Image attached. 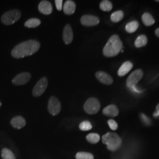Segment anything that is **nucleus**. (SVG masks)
Here are the masks:
<instances>
[{
  "label": "nucleus",
  "mask_w": 159,
  "mask_h": 159,
  "mask_svg": "<svg viewBox=\"0 0 159 159\" xmlns=\"http://www.w3.org/2000/svg\"><path fill=\"white\" fill-rule=\"evenodd\" d=\"M92 128V125L89 121H84L80 124L79 129L81 131L90 130Z\"/></svg>",
  "instance_id": "27"
},
{
  "label": "nucleus",
  "mask_w": 159,
  "mask_h": 159,
  "mask_svg": "<svg viewBox=\"0 0 159 159\" xmlns=\"http://www.w3.org/2000/svg\"><path fill=\"white\" fill-rule=\"evenodd\" d=\"M31 74L27 72L21 73L17 75L12 80L13 84L16 85H24L27 84L31 79Z\"/></svg>",
  "instance_id": "9"
},
{
  "label": "nucleus",
  "mask_w": 159,
  "mask_h": 159,
  "mask_svg": "<svg viewBox=\"0 0 159 159\" xmlns=\"http://www.w3.org/2000/svg\"><path fill=\"white\" fill-rule=\"evenodd\" d=\"M56 6L58 11H61L63 8V1L62 0H56Z\"/></svg>",
  "instance_id": "29"
},
{
  "label": "nucleus",
  "mask_w": 159,
  "mask_h": 159,
  "mask_svg": "<svg viewBox=\"0 0 159 159\" xmlns=\"http://www.w3.org/2000/svg\"><path fill=\"white\" fill-rule=\"evenodd\" d=\"M124 17V12L123 11H117L114 12L111 15L110 19L113 23H118Z\"/></svg>",
  "instance_id": "23"
},
{
  "label": "nucleus",
  "mask_w": 159,
  "mask_h": 159,
  "mask_svg": "<svg viewBox=\"0 0 159 159\" xmlns=\"http://www.w3.org/2000/svg\"><path fill=\"white\" fill-rule=\"evenodd\" d=\"M39 11L45 15H50L52 12V6L48 1H42L39 5Z\"/></svg>",
  "instance_id": "13"
},
{
  "label": "nucleus",
  "mask_w": 159,
  "mask_h": 159,
  "mask_svg": "<svg viewBox=\"0 0 159 159\" xmlns=\"http://www.w3.org/2000/svg\"><path fill=\"white\" fill-rule=\"evenodd\" d=\"M100 8L103 11H110L113 8L112 2L108 0L102 1L100 4Z\"/></svg>",
  "instance_id": "24"
},
{
  "label": "nucleus",
  "mask_w": 159,
  "mask_h": 159,
  "mask_svg": "<svg viewBox=\"0 0 159 159\" xmlns=\"http://www.w3.org/2000/svg\"><path fill=\"white\" fill-rule=\"evenodd\" d=\"M133 67V64L131 61H125L120 67L118 70L117 74L120 77L125 76L127 73H129V72L132 69Z\"/></svg>",
  "instance_id": "16"
},
{
  "label": "nucleus",
  "mask_w": 159,
  "mask_h": 159,
  "mask_svg": "<svg viewBox=\"0 0 159 159\" xmlns=\"http://www.w3.org/2000/svg\"><path fill=\"white\" fill-rule=\"evenodd\" d=\"M143 71L141 69H137L134 71L127 78L126 83L128 87L131 88L136 86L143 77Z\"/></svg>",
  "instance_id": "6"
},
{
  "label": "nucleus",
  "mask_w": 159,
  "mask_h": 159,
  "mask_svg": "<svg viewBox=\"0 0 159 159\" xmlns=\"http://www.w3.org/2000/svg\"><path fill=\"white\" fill-rule=\"evenodd\" d=\"M86 139L91 144H96L100 141V137L97 133H90L86 136Z\"/></svg>",
  "instance_id": "25"
},
{
  "label": "nucleus",
  "mask_w": 159,
  "mask_h": 159,
  "mask_svg": "<svg viewBox=\"0 0 159 159\" xmlns=\"http://www.w3.org/2000/svg\"><path fill=\"white\" fill-rule=\"evenodd\" d=\"M153 116L155 117L159 116V103L156 106V111L154 113Z\"/></svg>",
  "instance_id": "31"
},
{
  "label": "nucleus",
  "mask_w": 159,
  "mask_h": 159,
  "mask_svg": "<svg viewBox=\"0 0 159 159\" xmlns=\"http://www.w3.org/2000/svg\"><path fill=\"white\" fill-rule=\"evenodd\" d=\"M63 40L66 44H70L73 40V31L70 24H67L63 30Z\"/></svg>",
  "instance_id": "12"
},
{
  "label": "nucleus",
  "mask_w": 159,
  "mask_h": 159,
  "mask_svg": "<svg viewBox=\"0 0 159 159\" xmlns=\"http://www.w3.org/2000/svg\"><path fill=\"white\" fill-rule=\"evenodd\" d=\"M155 1H156V2H159V0H156Z\"/></svg>",
  "instance_id": "34"
},
{
  "label": "nucleus",
  "mask_w": 159,
  "mask_h": 159,
  "mask_svg": "<svg viewBox=\"0 0 159 159\" xmlns=\"http://www.w3.org/2000/svg\"><path fill=\"white\" fill-rule=\"evenodd\" d=\"M11 125L14 129H21L26 125V121L22 116H18L12 119Z\"/></svg>",
  "instance_id": "15"
},
{
  "label": "nucleus",
  "mask_w": 159,
  "mask_h": 159,
  "mask_svg": "<svg viewBox=\"0 0 159 159\" xmlns=\"http://www.w3.org/2000/svg\"><path fill=\"white\" fill-rule=\"evenodd\" d=\"M61 103L56 97L52 96L50 98L48 103V110L52 116H57L61 111Z\"/></svg>",
  "instance_id": "7"
},
{
  "label": "nucleus",
  "mask_w": 159,
  "mask_h": 159,
  "mask_svg": "<svg viewBox=\"0 0 159 159\" xmlns=\"http://www.w3.org/2000/svg\"><path fill=\"white\" fill-rule=\"evenodd\" d=\"M102 113L106 116L114 117L119 115V110L116 105L111 104L103 109Z\"/></svg>",
  "instance_id": "14"
},
{
  "label": "nucleus",
  "mask_w": 159,
  "mask_h": 159,
  "mask_svg": "<svg viewBox=\"0 0 159 159\" xmlns=\"http://www.w3.org/2000/svg\"><path fill=\"white\" fill-rule=\"evenodd\" d=\"M155 34L157 37L159 38V28H157L155 30Z\"/></svg>",
  "instance_id": "32"
},
{
  "label": "nucleus",
  "mask_w": 159,
  "mask_h": 159,
  "mask_svg": "<svg viewBox=\"0 0 159 159\" xmlns=\"http://www.w3.org/2000/svg\"><path fill=\"white\" fill-rule=\"evenodd\" d=\"M141 116H142L141 117H142L143 121L144 122V123H145V124H149V123H150L149 119H148V118H147V117H146V116L143 115V114H142Z\"/></svg>",
  "instance_id": "30"
},
{
  "label": "nucleus",
  "mask_w": 159,
  "mask_h": 159,
  "mask_svg": "<svg viewBox=\"0 0 159 159\" xmlns=\"http://www.w3.org/2000/svg\"><path fill=\"white\" fill-rule=\"evenodd\" d=\"M103 144L107 146V149L110 151L114 152L120 147L122 140L120 137L115 133L108 132L102 137Z\"/></svg>",
  "instance_id": "3"
},
{
  "label": "nucleus",
  "mask_w": 159,
  "mask_h": 159,
  "mask_svg": "<svg viewBox=\"0 0 159 159\" xmlns=\"http://www.w3.org/2000/svg\"><path fill=\"white\" fill-rule=\"evenodd\" d=\"M21 16V11L18 10H11L5 12L1 17V21L4 25H10L13 24L20 18Z\"/></svg>",
  "instance_id": "4"
},
{
  "label": "nucleus",
  "mask_w": 159,
  "mask_h": 159,
  "mask_svg": "<svg viewBox=\"0 0 159 159\" xmlns=\"http://www.w3.org/2000/svg\"><path fill=\"white\" fill-rule=\"evenodd\" d=\"M148 42V37L145 35H140L135 40L134 44L137 48H140L146 46Z\"/></svg>",
  "instance_id": "19"
},
{
  "label": "nucleus",
  "mask_w": 159,
  "mask_h": 159,
  "mask_svg": "<svg viewBox=\"0 0 159 159\" xmlns=\"http://www.w3.org/2000/svg\"><path fill=\"white\" fill-rule=\"evenodd\" d=\"M142 19L143 24L147 27L151 26V25H153L155 23V20H154L153 17L148 12L144 13L143 14Z\"/></svg>",
  "instance_id": "18"
},
{
  "label": "nucleus",
  "mask_w": 159,
  "mask_h": 159,
  "mask_svg": "<svg viewBox=\"0 0 159 159\" xmlns=\"http://www.w3.org/2000/svg\"><path fill=\"white\" fill-rule=\"evenodd\" d=\"M41 24V21L38 18H30L27 20L25 24L24 25L28 28H35L39 27Z\"/></svg>",
  "instance_id": "21"
},
{
  "label": "nucleus",
  "mask_w": 159,
  "mask_h": 159,
  "mask_svg": "<svg viewBox=\"0 0 159 159\" xmlns=\"http://www.w3.org/2000/svg\"><path fill=\"white\" fill-rule=\"evenodd\" d=\"M40 43L35 40H30L17 44L12 50V57L15 58H21L32 56L39 51Z\"/></svg>",
  "instance_id": "1"
},
{
  "label": "nucleus",
  "mask_w": 159,
  "mask_h": 159,
  "mask_svg": "<svg viewBox=\"0 0 159 159\" xmlns=\"http://www.w3.org/2000/svg\"><path fill=\"white\" fill-rule=\"evenodd\" d=\"M100 103L95 97L89 98L84 104V110L89 114L97 113L100 109Z\"/></svg>",
  "instance_id": "5"
},
{
  "label": "nucleus",
  "mask_w": 159,
  "mask_h": 159,
  "mask_svg": "<svg viewBox=\"0 0 159 159\" xmlns=\"http://www.w3.org/2000/svg\"><path fill=\"white\" fill-rule=\"evenodd\" d=\"M48 80L44 77L37 82V83L34 86L33 94L34 97H40L41 96L45 91L48 85Z\"/></svg>",
  "instance_id": "8"
},
{
  "label": "nucleus",
  "mask_w": 159,
  "mask_h": 159,
  "mask_svg": "<svg viewBox=\"0 0 159 159\" xmlns=\"http://www.w3.org/2000/svg\"><path fill=\"white\" fill-rule=\"evenodd\" d=\"M1 106H2V102H1V100H0V107H1Z\"/></svg>",
  "instance_id": "33"
},
{
  "label": "nucleus",
  "mask_w": 159,
  "mask_h": 159,
  "mask_svg": "<svg viewBox=\"0 0 159 159\" xmlns=\"http://www.w3.org/2000/svg\"><path fill=\"white\" fill-rule=\"evenodd\" d=\"M80 22L84 26H95L100 23V20L98 17L92 15H84L80 19Z\"/></svg>",
  "instance_id": "10"
},
{
  "label": "nucleus",
  "mask_w": 159,
  "mask_h": 159,
  "mask_svg": "<svg viewBox=\"0 0 159 159\" xmlns=\"http://www.w3.org/2000/svg\"><path fill=\"white\" fill-rule=\"evenodd\" d=\"M123 48V43L119 36L114 34L108 40L104 46L102 52L105 57H113L117 56Z\"/></svg>",
  "instance_id": "2"
},
{
  "label": "nucleus",
  "mask_w": 159,
  "mask_h": 159,
  "mask_svg": "<svg viewBox=\"0 0 159 159\" xmlns=\"http://www.w3.org/2000/svg\"><path fill=\"white\" fill-rule=\"evenodd\" d=\"M76 5L74 1L68 0L66 1V2L64 4L63 7V11L67 15H71L74 14L75 11Z\"/></svg>",
  "instance_id": "17"
},
{
  "label": "nucleus",
  "mask_w": 159,
  "mask_h": 159,
  "mask_svg": "<svg viewBox=\"0 0 159 159\" xmlns=\"http://www.w3.org/2000/svg\"><path fill=\"white\" fill-rule=\"evenodd\" d=\"M96 77L98 80L102 83L106 85H111L113 83V79L112 77L108 73L104 71H97L96 73Z\"/></svg>",
  "instance_id": "11"
},
{
  "label": "nucleus",
  "mask_w": 159,
  "mask_h": 159,
  "mask_svg": "<svg viewBox=\"0 0 159 159\" xmlns=\"http://www.w3.org/2000/svg\"><path fill=\"white\" fill-rule=\"evenodd\" d=\"M1 157L2 159H16L14 153L7 148H4L2 149Z\"/></svg>",
  "instance_id": "22"
},
{
  "label": "nucleus",
  "mask_w": 159,
  "mask_h": 159,
  "mask_svg": "<svg viewBox=\"0 0 159 159\" xmlns=\"http://www.w3.org/2000/svg\"><path fill=\"white\" fill-rule=\"evenodd\" d=\"M76 159H94V156L87 152H79L75 155Z\"/></svg>",
  "instance_id": "26"
},
{
  "label": "nucleus",
  "mask_w": 159,
  "mask_h": 159,
  "mask_svg": "<svg viewBox=\"0 0 159 159\" xmlns=\"http://www.w3.org/2000/svg\"><path fill=\"white\" fill-rule=\"evenodd\" d=\"M107 123H108L110 128L112 130H116L117 129L118 125H117V122L115 120L113 119L108 120Z\"/></svg>",
  "instance_id": "28"
},
{
  "label": "nucleus",
  "mask_w": 159,
  "mask_h": 159,
  "mask_svg": "<svg viewBox=\"0 0 159 159\" xmlns=\"http://www.w3.org/2000/svg\"><path fill=\"white\" fill-rule=\"evenodd\" d=\"M139 26V23L137 21H133L127 23L125 25V30L129 33H133L136 31Z\"/></svg>",
  "instance_id": "20"
}]
</instances>
